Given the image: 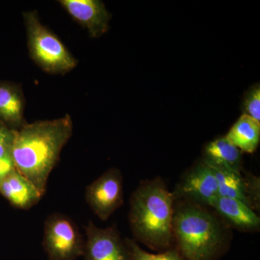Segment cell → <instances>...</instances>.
I'll list each match as a JSON object with an SVG mask.
<instances>
[{
    "label": "cell",
    "instance_id": "9c48e42d",
    "mask_svg": "<svg viewBox=\"0 0 260 260\" xmlns=\"http://www.w3.org/2000/svg\"><path fill=\"white\" fill-rule=\"evenodd\" d=\"M181 196L211 206L219 196L218 183L213 169L203 162L191 171L179 188Z\"/></svg>",
    "mask_w": 260,
    "mask_h": 260
},
{
    "label": "cell",
    "instance_id": "ba28073f",
    "mask_svg": "<svg viewBox=\"0 0 260 260\" xmlns=\"http://www.w3.org/2000/svg\"><path fill=\"white\" fill-rule=\"evenodd\" d=\"M75 21L88 30L90 37H100L109 29L112 15L99 0H60L59 2Z\"/></svg>",
    "mask_w": 260,
    "mask_h": 260
},
{
    "label": "cell",
    "instance_id": "6da1fadb",
    "mask_svg": "<svg viewBox=\"0 0 260 260\" xmlns=\"http://www.w3.org/2000/svg\"><path fill=\"white\" fill-rule=\"evenodd\" d=\"M73 131V120L68 114L53 120L27 123L15 133L11 149L15 168L42 195Z\"/></svg>",
    "mask_w": 260,
    "mask_h": 260
},
{
    "label": "cell",
    "instance_id": "7c38bea8",
    "mask_svg": "<svg viewBox=\"0 0 260 260\" xmlns=\"http://www.w3.org/2000/svg\"><path fill=\"white\" fill-rule=\"evenodd\" d=\"M25 98L18 84L0 81V121L13 130L27 124L24 117Z\"/></svg>",
    "mask_w": 260,
    "mask_h": 260
},
{
    "label": "cell",
    "instance_id": "2e32d148",
    "mask_svg": "<svg viewBox=\"0 0 260 260\" xmlns=\"http://www.w3.org/2000/svg\"><path fill=\"white\" fill-rule=\"evenodd\" d=\"M131 260H185L177 248H171L159 254H150L140 247L132 239H126Z\"/></svg>",
    "mask_w": 260,
    "mask_h": 260
},
{
    "label": "cell",
    "instance_id": "ac0fdd59",
    "mask_svg": "<svg viewBox=\"0 0 260 260\" xmlns=\"http://www.w3.org/2000/svg\"><path fill=\"white\" fill-rule=\"evenodd\" d=\"M246 184V194L249 206L253 210L259 209V178L249 176L244 178Z\"/></svg>",
    "mask_w": 260,
    "mask_h": 260
},
{
    "label": "cell",
    "instance_id": "5b68a950",
    "mask_svg": "<svg viewBox=\"0 0 260 260\" xmlns=\"http://www.w3.org/2000/svg\"><path fill=\"white\" fill-rule=\"evenodd\" d=\"M85 241L76 224L61 213L51 214L44 223L43 247L49 260H75L84 255Z\"/></svg>",
    "mask_w": 260,
    "mask_h": 260
},
{
    "label": "cell",
    "instance_id": "8992f818",
    "mask_svg": "<svg viewBox=\"0 0 260 260\" xmlns=\"http://www.w3.org/2000/svg\"><path fill=\"white\" fill-rule=\"evenodd\" d=\"M85 199L93 213L107 220L124 202L123 178L119 169H109L87 186Z\"/></svg>",
    "mask_w": 260,
    "mask_h": 260
},
{
    "label": "cell",
    "instance_id": "9a60e30c",
    "mask_svg": "<svg viewBox=\"0 0 260 260\" xmlns=\"http://www.w3.org/2000/svg\"><path fill=\"white\" fill-rule=\"evenodd\" d=\"M209 167L213 169L218 183L219 196L239 200L249 206L246 194L245 179L242 177V174L211 166Z\"/></svg>",
    "mask_w": 260,
    "mask_h": 260
},
{
    "label": "cell",
    "instance_id": "3957f363",
    "mask_svg": "<svg viewBox=\"0 0 260 260\" xmlns=\"http://www.w3.org/2000/svg\"><path fill=\"white\" fill-rule=\"evenodd\" d=\"M173 234L185 260H215L225 245L221 225L208 210L196 205L174 212Z\"/></svg>",
    "mask_w": 260,
    "mask_h": 260
},
{
    "label": "cell",
    "instance_id": "5bb4252c",
    "mask_svg": "<svg viewBox=\"0 0 260 260\" xmlns=\"http://www.w3.org/2000/svg\"><path fill=\"white\" fill-rule=\"evenodd\" d=\"M225 137L241 151L254 153L259 143L260 122L243 114Z\"/></svg>",
    "mask_w": 260,
    "mask_h": 260
},
{
    "label": "cell",
    "instance_id": "30bf717a",
    "mask_svg": "<svg viewBox=\"0 0 260 260\" xmlns=\"http://www.w3.org/2000/svg\"><path fill=\"white\" fill-rule=\"evenodd\" d=\"M210 207L239 230L251 232L259 229V216L252 208L240 200L218 196Z\"/></svg>",
    "mask_w": 260,
    "mask_h": 260
},
{
    "label": "cell",
    "instance_id": "8fae6325",
    "mask_svg": "<svg viewBox=\"0 0 260 260\" xmlns=\"http://www.w3.org/2000/svg\"><path fill=\"white\" fill-rule=\"evenodd\" d=\"M0 194L12 206L21 210L30 209L43 196L37 188L17 170L2 181Z\"/></svg>",
    "mask_w": 260,
    "mask_h": 260
},
{
    "label": "cell",
    "instance_id": "52a82bcc",
    "mask_svg": "<svg viewBox=\"0 0 260 260\" xmlns=\"http://www.w3.org/2000/svg\"><path fill=\"white\" fill-rule=\"evenodd\" d=\"M85 230V260H131L125 241L116 227L101 229L89 221Z\"/></svg>",
    "mask_w": 260,
    "mask_h": 260
},
{
    "label": "cell",
    "instance_id": "277c9868",
    "mask_svg": "<svg viewBox=\"0 0 260 260\" xmlns=\"http://www.w3.org/2000/svg\"><path fill=\"white\" fill-rule=\"evenodd\" d=\"M23 18L28 50L34 62L51 74H65L74 69L78 61L59 38L41 23L37 12H25Z\"/></svg>",
    "mask_w": 260,
    "mask_h": 260
},
{
    "label": "cell",
    "instance_id": "ffe728a7",
    "mask_svg": "<svg viewBox=\"0 0 260 260\" xmlns=\"http://www.w3.org/2000/svg\"><path fill=\"white\" fill-rule=\"evenodd\" d=\"M16 170L11 155H7V156L0 158V184L10 174Z\"/></svg>",
    "mask_w": 260,
    "mask_h": 260
},
{
    "label": "cell",
    "instance_id": "4fadbf2b",
    "mask_svg": "<svg viewBox=\"0 0 260 260\" xmlns=\"http://www.w3.org/2000/svg\"><path fill=\"white\" fill-rule=\"evenodd\" d=\"M203 162L211 167L241 174L242 151L226 137H221L205 146Z\"/></svg>",
    "mask_w": 260,
    "mask_h": 260
},
{
    "label": "cell",
    "instance_id": "d6986e66",
    "mask_svg": "<svg viewBox=\"0 0 260 260\" xmlns=\"http://www.w3.org/2000/svg\"><path fill=\"white\" fill-rule=\"evenodd\" d=\"M17 130L10 129L0 121V158L11 155V149Z\"/></svg>",
    "mask_w": 260,
    "mask_h": 260
},
{
    "label": "cell",
    "instance_id": "e0dca14e",
    "mask_svg": "<svg viewBox=\"0 0 260 260\" xmlns=\"http://www.w3.org/2000/svg\"><path fill=\"white\" fill-rule=\"evenodd\" d=\"M243 112L245 115L260 122V87L256 84L246 93L243 102Z\"/></svg>",
    "mask_w": 260,
    "mask_h": 260
},
{
    "label": "cell",
    "instance_id": "7a4b0ae2",
    "mask_svg": "<svg viewBox=\"0 0 260 260\" xmlns=\"http://www.w3.org/2000/svg\"><path fill=\"white\" fill-rule=\"evenodd\" d=\"M174 196L159 179L142 183L130 200L129 220L135 239L155 251L174 242Z\"/></svg>",
    "mask_w": 260,
    "mask_h": 260
}]
</instances>
